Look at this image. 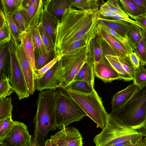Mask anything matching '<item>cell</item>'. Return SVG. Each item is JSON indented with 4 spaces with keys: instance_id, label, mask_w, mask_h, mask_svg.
<instances>
[{
    "instance_id": "1",
    "label": "cell",
    "mask_w": 146,
    "mask_h": 146,
    "mask_svg": "<svg viewBox=\"0 0 146 146\" xmlns=\"http://www.w3.org/2000/svg\"><path fill=\"white\" fill-rule=\"evenodd\" d=\"M99 9L85 10L70 7L58 21L54 46L56 56L61 57L69 45L88 35L97 33Z\"/></svg>"
},
{
    "instance_id": "2",
    "label": "cell",
    "mask_w": 146,
    "mask_h": 146,
    "mask_svg": "<svg viewBox=\"0 0 146 146\" xmlns=\"http://www.w3.org/2000/svg\"><path fill=\"white\" fill-rule=\"evenodd\" d=\"M56 102L55 90H44L38 94L37 111L33 120V145L44 146L49 132L58 128L55 119Z\"/></svg>"
},
{
    "instance_id": "3",
    "label": "cell",
    "mask_w": 146,
    "mask_h": 146,
    "mask_svg": "<svg viewBox=\"0 0 146 146\" xmlns=\"http://www.w3.org/2000/svg\"><path fill=\"white\" fill-rule=\"evenodd\" d=\"M109 114L122 125L133 130L146 126V84L140 88L122 107Z\"/></svg>"
},
{
    "instance_id": "4",
    "label": "cell",
    "mask_w": 146,
    "mask_h": 146,
    "mask_svg": "<svg viewBox=\"0 0 146 146\" xmlns=\"http://www.w3.org/2000/svg\"><path fill=\"white\" fill-rule=\"evenodd\" d=\"M143 137L139 131L125 127L109 113L105 127L93 141L96 146H113L125 141L135 143L142 140Z\"/></svg>"
},
{
    "instance_id": "5",
    "label": "cell",
    "mask_w": 146,
    "mask_h": 146,
    "mask_svg": "<svg viewBox=\"0 0 146 146\" xmlns=\"http://www.w3.org/2000/svg\"><path fill=\"white\" fill-rule=\"evenodd\" d=\"M87 115L64 90H56L55 119L60 130L82 119Z\"/></svg>"
},
{
    "instance_id": "6",
    "label": "cell",
    "mask_w": 146,
    "mask_h": 146,
    "mask_svg": "<svg viewBox=\"0 0 146 146\" xmlns=\"http://www.w3.org/2000/svg\"><path fill=\"white\" fill-rule=\"evenodd\" d=\"M64 90L76 101L87 115L102 129L106 123L109 114L104 107L101 98L94 89L90 94L82 93L69 89Z\"/></svg>"
},
{
    "instance_id": "7",
    "label": "cell",
    "mask_w": 146,
    "mask_h": 146,
    "mask_svg": "<svg viewBox=\"0 0 146 146\" xmlns=\"http://www.w3.org/2000/svg\"><path fill=\"white\" fill-rule=\"evenodd\" d=\"M89 45L71 50L61 57L60 62L63 71L61 89L66 88L73 81L76 74L86 62Z\"/></svg>"
},
{
    "instance_id": "8",
    "label": "cell",
    "mask_w": 146,
    "mask_h": 146,
    "mask_svg": "<svg viewBox=\"0 0 146 146\" xmlns=\"http://www.w3.org/2000/svg\"><path fill=\"white\" fill-rule=\"evenodd\" d=\"M9 66L7 76L12 88L19 100L29 96L15 48L11 40L8 43Z\"/></svg>"
},
{
    "instance_id": "9",
    "label": "cell",
    "mask_w": 146,
    "mask_h": 146,
    "mask_svg": "<svg viewBox=\"0 0 146 146\" xmlns=\"http://www.w3.org/2000/svg\"><path fill=\"white\" fill-rule=\"evenodd\" d=\"M63 71L60 60L47 71L41 78L35 80L36 88L38 91L61 88Z\"/></svg>"
},
{
    "instance_id": "10",
    "label": "cell",
    "mask_w": 146,
    "mask_h": 146,
    "mask_svg": "<svg viewBox=\"0 0 146 146\" xmlns=\"http://www.w3.org/2000/svg\"><path fill=\"white\" fill-rule=\"evenodd\" d=\"M31 135L26 124L14 121L11 130L0 143L5 146H25Z\"/></svg>"
},
{
    "instance_id": "11",
    "label": "cell",
    "mask_w": 146,
    "mask_h": 146,
    "mask_svg": "<svg viewBox=\"0 0 146 146\" xmlns=\"http://www.w3.org/2000/svg\"><path fill=\"white\" fill-rule=\"evenodd\" d=\"M56 146H83V138L78 129L73 127L60 130L50 139Z\"/></svg>"
},
{
    "instance_id": "12",
    "label": "cell",
    "mask_w": 146,
    "mask_h": 146,
    "mask_svg": "<svg viewBox=\"0 0 146 146\" xmlns=\"http://www.w3.org/2000/svg\"><path fill=\"white\" fill-rule=\"evenodd\" d=\"M43 9L42 0H35L27 7H21L20 10L27 25V31H31L38 25Z\"/></svg>"
},
{
    "instance_id": "13",
    "label": "cell",
    "mask_w": 146,
    "mask_h": 146,
    "mask_svg": "<svg viewBox=\"0 0 146 146\" xmlns=\"http://www.w3.org/2000/svg\"><path fill=\"white\" fill-rule=\"evenodd\" d=\"M16 49L29 93L30 95H32L36 90L33 72L21 42L16 48Z\"/></svg>"
},
{
    "instance_id": "14",
    "label": "cell",
    "mask_w": 146,
    "mask_h": 146,
    "mask_svg": "<svg viewBox=\"0 0 146 146\" xmlns=\"http://www.w3.org/2000/svg\"><path fill=\"white\" fill-rule=\"evenodd\" d=\"M94 69L95 76L105 83H110L116 80H123L122 76L111 66L106 58L94 64Z\"/></svg>"
},
{
    "instance_id": "15",
    "label": "cell",
    "mask_w": 146,
    "mask_h": 146,
    "mask_svg": "<svg viewBox=\"0 0 146 146\" xmlns=\"http://www.w3.org/2000/svg\"><path fill=\"white\" fill-rule=\"evenodd\" d=\"M43 2L44 9L58 21L65 10L71 7L70 0H48Z\"/></svg>"
},
{
    "instance_id": "16",
    "label": "cell",
    "mask_w": 146,
    "mask_h": 146,
    "mask_svg": "<svg viewBox=\"0 0 146 146\" xmlns=\"http://www.w3.org/2000/svg\"><path fill=\"white\" fill-rule=\"evenodd\" d=\"M139 88L133 83L115 94L111 102L112 111H115L124 105Z\"/></svg>"
},
{
    "instance_id": "17",
    "label": "cell",
    "mask_w": 146,
    "mask_h": 146,
    "mask_svg": "<svg viewBox=\"0 0 146 146\" xmlns=\"http://www.w3.org/2000/svg\"><path fill=\"white\" fill-rule=\"evenodd\" d=\"M99 23L116 31L128 39L131 24L119 19L106 18L101 15L99 18Z\"/></svg>"
},
{
    "instance_id": "18",
    "label": "cell",
    "mask_w": 146,
    "mask_h": 146,
    "mask_svg": "<svg viewBox=\"0 0 146 146\" xmlns=\"http://www.w3.org/2000/svg\"><path fill=\"white\" fill-rule=\"evenodd\" d=\"M25 53L30 63L33 71L36 69L35 66V47L31 31L21 33L20 36Z\"/></svg>"
},
{
    "instance_id": "19",
    "label": "cell",
    "mask_w": 146,
    "mask_h": 146,
    "mask_svg": "<svg viewBox=\"0 0 146 146\" xmlns=\"http://www.w3.org/2000/svg\"><path fill=\"white\" fill-rule=\"evenodd\" d=\"M97 36L104 40L119 58L129 56V53L124 46L111 35L98 27Z\"/></svg>"
},
{
    "instance_id": "20",
    "label": "cell",
    "mask_w": 146,
    "mask_h": 146,
    "mask_svg": "<svg viewBox=\"0 0 146 146\" xmlns=\"http://www.w3.org/2000/svg\"><path fill=\"white\" fill-rule=\"evenodd\" d=\"M95 77L93 63L88 58L86 62L76 75L73 81H84L94 87Z\"/></svg>"
},
{
    "instance_id": "21",
    "label": "cell",
    "mask_w": 146,
    "mask_h": 146,
    "mask_svg": "<svg viewBox=\"0 0 146 146\" xmlns=\"http://www.w3.org/2000/svg\"><path fill=\"white\" fill-rule=\"evenodd\" d=\"M58 21L56 19L44 9L40 22H41L42 26L49 35L54 46Z\"/></svg>"
},
{
    "instance_id": "22",
    "label": "cell",
    "mask_w": 146,
    "mask_h": 146,
    "mask_svg": "<svg viewBox=\"0 0 146 146\" xmlns=\"http://www.w3.org/2000/svg\"><path fill=\"white\" fill-rule=\"evenodd\" d=\"M88 58L92 61L93 64L106 58L99 39L97 35L89 45Z\"/></svg>"
},
{
    "instance_id": "23",
    "label": "cell",
    "mask_w": 146,
    "mask_h": 146,
    "mask_svg": "<svg viewBox=\"0 0 146 146\" xmlns=\"http://www.w3.org/2000/svg\"><path fill=\"white\" fill-rule=\"evenodd\" d=\"M98 28L109 34L113 37L125 47L129 54L134 52V48L130 43L128 39L116 31L110 29L105 26L99 23Z\"/></svg>"
},
{
    "instance_id": "24",
    "label": "cell",
    "mask_w": 146,
    "mask_h": 146,
    "mask_svg": "<svg viewBox=\"0 0 146 146\" xmlns=\"http://www.w3.org/2000/svg\"><path fill=\"white\" fill-rule=\"evenodd\" d=\"M119 1L124 12L131 19H133L145 15L131 0H120Z\"/></svg>"
},
{
    "instance_id": "25",
    "label": "cell",
    "mask_w": 146,
    "mask_h": 146,
    "mask_svg": "<svg viewBox=\"0 0 146 146\" xmlns=\"http://www.w3.org/2000/svg\"><path fill=\"white\" fill-rule=\"evenodd\" d=\"M105 57L110 64L122 76L123 80L126 81L133 80V78L123 69L117 56L106 55Z\"/></svg>"
},
{
    "instance_id": "26",
    "label": "cell",
    "mask_w": 146,
    "mask_h": 146,
    "mask_svg": "<svg viewBox=\"0 0 146 146\" xmlns=\"http://www.w3.org/2000/svg\"><path fill=\"white\" fill-rule=\"evenodd\" d=\"M4 12L6 18V24L10 34L11 41L16 48L21 42L20 36L21 33L14 23L11 16L6 12Z\"/></svg>"
},
{
    "instance_id": "27",
    "label": "cell",
    "mask_w": 146,
    "mask_h": 146,
    "mask_svg": "<svg viewBox=\"0 0 146 146\" xmlns=\"http://www.w3.org/2000/svg\"><path fill=\"white\" fill-rule=\"evenodd\" d=\"M141 33L142 39L134 48V52L138 56L141 64L144 66L146 65V30L142 29Z\"/></svg>"
},
{
    "instance_id": "28",
    "label": "cell",
    "mask_w": 146,
    "mask_h": 146,
    "mask_svg": "<svg viewBox=\"0 0 146 146\" xmlns=\"http://www.w3.org/2000/svg\"><path fill=\"white\" fill-rule=\"evenodd\" d=\"M70 7L82 10L93 9L99 7L100 1L97 0H71Z\"/></svg>"
},
{
    "instance_id": "29",
    "label": "cell",
    "mask_w": 146,
    "mask_h": 146,
    "mask_svg": "<svg viewBox=\"0 0 146 146\" xmlns=\"http://www.w3.org/2000/svg\"><path fill=\"white\" fill-rule=\"evenodd\" d=\"M0 75L4 73L7 75L9 66L8 43L0 46Z\"/></svg>"
},
{
    "instance_id": "30",
    "label": "cell",
    "mask_w": 146,
    "mask_h": 146,
    "mask_svg": "<svg viewBox=\"0 0 146 146\" xmlns=\"http://www.w3.org/2000/svg\"><path fill=\"white\" fill-rule=\"evenodd\" d=\"M65 89L86 94L91 93L95 89L94 87L91 85L86 82L81 80L73 81Z\"/></svg>"
},
{
    "instance_id": "31",
    "label": "cell",
    "mask_w": 146,
    "mask_h": 146,
    "mask_svg": "<svg viewBox=\"0 0 146 146\" xmlns=\"http://www.w3.org/2000/svg\"><path fill=\"white\" fill-rule=\"evenodd\" d=\"M56 56L54 52H48L46 50L41 54H35L36 69H41L52 60Z\"/></svg>"
},
{
    "instance_id": "32",
    "label": "cell",
    "mask_w": 146,
    "mask_h": 146,
    "mask_svg": "<svg viewBox=\"0 0 146 146\" xmlns=\"http://www.w3.org/2000/svg\"><path fill=\"white\" fill-rule=\"evenodd\" d=\"M0 121L12 116L13 105L11 97L0 100Z\"/></svg>"
},
{
    "instance_id": "33",
    "label": "cell",
    "mask_w": 146,
    "mask_h": 146,
    "mask_svg": "<svg viewBox=\"0 0 146 146\" xmlns=\"http://www.w3.org/2000/svg\"><path fill=\"white\" fill-rule=\"evenodd\" d=\"M14 92L6 74L3 73L0 75V100L11 95Z\"/></svg>"
},
{
    "instance_id": "34",
    "label": "cell",
    "mask_w": 146,
    "mask_h": 146,
    "mask_svg": "<svg viewBox=\"0 0 146 146\" xmlns=\"http://www.w3.org/2000/svg\"><path fill=\"white\" fill-rule=\"evenodd\" d=\"M141 31V28L135 25L131 24L128 39L134 49L142 39Z\"/></svg>"
},
{
    "instance_id": "35",
    "label": "cell",
    "mask_w": 146,
    "mask_h": 146,
    "mask_svg": "<svg viewBox=\"0 0 146 146\" xmlns=\"http://www.w3.org/2000/svg\"><path fill=\"white\" fill-rule=\"evenodd\" d=\"M35 47V54H39L46 50L42 41L38 26L31 31Z\"/></svg>"
},
{
    "instance_id": "36",
    "label": "cell",
    "mask_w": 146,
    "mask_h": 146,
    "mask_svg": "<svg viewBox=\"0 0 146 146\" xmlns=\"http://www.w3.org/2000/svg\"><path fill=\"white\" fill-rule=\"evenodd\" d=\"M3 10L9 15L20 10L22 6V0H1Z\"/></svg>"
},
{
    "instance_id": "37",
    "label": "cell",
    "mask_w": 146,
    "mask_h": 146,
    "mask_svg": "<svg viewBox=\"0 0 146 146\" xmlns=\"http://www.w3.org/2000/svg\"><path fill=\"white\" fill-rule=\"evenodd\" d=\"M100 7L116 14L129 17L122 9L119 1L109 0L102 5Z\"/></svg>"
},
{
    "instance_id": "38",
    "label": "cell",
    "mask_w": 146,
    "mask_h": 146,
    "mask_svg": "<svg viewBox=\"0 0 146 146\" xmlns=\"http://www.w3.org/2000/svg\"><path fill=\"white\" fill-rule=\"evenodd\" d=\"M46 50L48 52H54V46L51 40L40 22L37 26Z\"/></svg>"
},
{
    "instance_id": "39",
    "label": "cell",
    "mask_w": 146,
    "mask_h": 146,
    "mask_svg": "<svg viewBox=\"0 0 146 146\" xmlns=\"http://www.w3.org/2000/svg\"><path fill=\"white\" fill-rule=\"evenodd\" d=\"M133 80V83L139 88L146 84V69L141 64L135 70Z\"/></svg>"
},
{
    "instance_id": "40",
    "label": "cell",
    "mask_w": 146,
    "mask_h": 146,
    "mask_svg": "<svg viewBox=\"0 0 146 146\" xmlns=\"http://www.w3.org/2000/svg\"><path fill=\"white\" fill-rule=\"evenodd\" d=\"M10 15L21 33L27 31V25L20 10L16 11Z\"/></svg>"
},
{
    "instance_id": "41",
    "label": "cell",
    "mask_w": 146,
    "mask_h": 146,
    "mask_svg": "<svg viewBox=\"0 0 146 146\" xmlns=\"http://www.w3.org/2000/svg\"><path fill=\"white\" fill-rule=\"evenodd\" d=\"M13 122L12 116L0 121V140L8 134L12 128Z\"/></svg>"
},
{
    "instance_id": "42",
    "label": "cell",
    "mask_w": 146,
    "mask_h": 146,
    "mask_svg": "<svg viewBox=\"0 0 146 146\" xmlns=\"http://www.w3.org/2000/svg\"><path fill=\"white\" fill-rule=\"evenodd\" d=\"M61 58L60 56H56L52 60L41 69H36L34 70L33 73L35 79L41 78L47 71L51 68L58 61L60 60Z\"/></svg>"
},
{
    "instance_id": "43",
    "label": "cell",
    "mask_w": 146,
    "mask_h": 146,
    "mask_svg": "<svg viewBox=\"0 0 146 146\" xmlns=\"http://www.w3.org/2000/svg\"><path fill=\"white\" fill-rule=\"evenodd\" d=\"M119 58V61L124 70L133 79L135 68L132 65L129 56L123 58Z\"/></svg>"
},
{
    "instance_id": "44",
    "label": "cell",
    "mask_w": 146,
    "mask_h": 146,
    "mask_svg": "<svg viewBox=\"0 0 146 146\" xmlns=\"http://www.w3.org/2000/svg\"><path fill=\"white\" fill-rule=\"evenodd\" d=\"M11 39L10 34L6 24L0 29V46L8 43L11 40Z\"/></svg>"
},
{
    "instance_id": "45",
    "label": "cell",
    "mask_w": 146,
    "mask_h": 146,
    "mask_svg": "<svg viewBox=\"0 0 146 146\" xmlns=\"http://www.w3.org/2000/svg\"><path fill=\"white\" fill-rule=\"evenodd\" d=\"M130 62L133 67L136 69L138 68L140 64V62L136 54L133 52L129 54Z\"/></svg>"
},
{
    "instance_id": "46",
    "label": "cell",
    "mask_w": 146,
    "mask_h": 146,
    "mask_svg": "<svg viewBox=\"0 0 146 146\" xmlns=\"http://www.w3.org/2000/svg\"><path fill=\"white\" fill-rule=\"evenodd\" d=\"M135 5L146 14V0H131Z\"/></svg>"
},
{
    "instance_id": "47",
    "label": "cell",
    "mask_w": 146,
    "mask_h": 146,
    "mask_svg": "<svg viewBox=\"0 0 146 146\" xmlns=\"http://www.w3.org/2000/svg\"><path fill=\"white\" fill-rule=\"evenodd\" d=\"M145 15L141 17L135 18L133 19L139 23L146 30V19L145 17Z\"/></svg>"
},
{
    "instance_id": "48",
    "label": "cell",
    "mask_w": 146,
    "mask_h": 146,
    "mask_svg": "<svg viewBox=\"0 0 146 146\" xmlns=\"http://www.w3.org/2000/svg\"><path fill=\"white\" fill-rule=\"evenodd\" d=\"M6 24V19L3 10L1 9L0 11V28Z\"/></svg>"
},
{
    "instance_id": "49",
    "label": "cell",
    "mask_w": 146,
    "mask_h": 146,
    "mask_svg": "<svg viewBox=\"0 0 146 146\" xmlns=\"http://www.w3.org/2000/svg\"><path fill=\"white\" fill-rule=\"evenodd\" d=\"M44 146H56L50 139H47L45 142Z\"/></svg>"
},
{
    "instance_id": "50",
    "label": "cell",
    "mask_w": 146,
    "mask_h": 146,
    "mask_svg": "<svg viewBox=\"0 0 146 146\" xmlns=\"http://www.w3.org/2000/svg\"><path fill=\"white\" fill-rule=\"evenodd\" d=\"M142 141V140L135 143H131L127 145L126 146H140Z\"/></svg>"
},
{
    "instance_id": "51",
    "label": "cell",
    "mask_w": 146,
    "mask_h": 146,
    "mask_svg": "<svg viewBox=\"0 0 146 146\" xmlns=\"http://www.w3.org/2000/svg\"><path fill=\"white\" fill-rule=\"evenodd\" d=\"M33 142V137L31 135L29 141L25 146H32Z\"/></svg>"
},
{
    "instance_id": "52",
    "label": "cell",
    "mask_w": 146,
    "mask_h": 146,
    "mask_svg": "<svg viewBox=\"0 0 146 146\" xmlns=\"http://www.w3.org/2000/svg\"><path fill=\"white\" fill-rule=\"evenodd\" d=\"M142 141L145 146H146V137L142 139Z\"/></svg>"
},
{
    "instance_id": "53",
    "label": "cell",
    "mask_w": 146,
    "mask_h": 146,
    "mask_svg": "<svg viewBox=\"0 0 146 146\" xmlns=\"http://www.w3.org/2000/svg\"><path fill=\"white\" fill-rule=\"evenodd\" d=\"M143 133L144 135L146 137V127H144L143 129Z\"/></svg>"
},
{
    "instance_id": "54",
    "label": "cell",
    "mask_w": 146,
    "mask_h": 146,
    "mask_svg": "<svg viewBox=\"0 0 146 146\" xmlns=\"http://www.w3.org/2000/svg\"><path fill=\"white\" fill-rule=\"evenodd\" d=\"M140 146H145L144 144L143 143L142 141V142L141 143V144Z\"/></svg>"
},
{
    "instance_id": "55",
    "label": "cell",
    "mask_w": 146,
    "mask_h": 146,
    "mask_svg": "<svg viewBox=\"0 0 146 146\" xmlns=\"http://www.w3.org/2000/svg\"><path fill=\"white\" fill-rule=\"evenodd\" d=\"M0 146H5L3 144L0 143Z\"/></svg>"
},
{
    "instance_id": "56",
    "label": "cell",
    "mask_w": 146,
    "mask_h": 146,
    "mask_svg": "<svg viewBox=\"0 0 146 146\" xmlns=\"http://www.w3.org/2000/svg\"><path fill=\"white\" fill-rule=\"evenodd\" d=\"M145 18H146V14H145Z\"/></svg>"
},
{
    "instance_id": "57",
    "label": "cell",
    "mask_w": 146,
    "mask_h": 146,
    "mask_svg": "<svg viewBox=\"0 0 146 146\" xmlns=\"http://www.w3.org/2000/svg\"><path fill=\"white\" fill-rule=\"evenodd\" d=\"M32 146H35V145H33V144Z\"/></svg>"
},
{
    "instance_id": "58",
    "label": "cell",
    "mask_w": 146,
    "mask_h": 146,
    "mask_svg": "<svg viewBox=\"0 0 146 146\" xmlns=\"http://www.w3.org/2000/svg\"></svg>"
}]
</instances>
